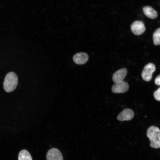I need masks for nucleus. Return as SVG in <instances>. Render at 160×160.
Returning <instances> with one entry per match:
<instances>
[{
  "instance_id": "1",
  "label": "nucleus",
  "mask_w": 160,
  "mask_h": 160,
  "mask_svg": "<svg viewBox=\"0 0 160 160\" xmlns=\"http://www.w3.org/2000/svg\"><path fill=\"white\" fill-rule=\"evenodd\" d=\"M147 136L150 141L151 147L158 148H160V130L155 126H151L148 129Z\"/></svg>"
},
{
  "instance_id": "2",
  "label": "nucleus",
  "mask_w": 160,
  "mask_h": 160,
  "mask_svg": "<svg viewBox=\"0 0 160 160\" xmlns=\"http://www.w3.org/2000/svg\"><path fill=\"white\" fill-rule=\"evenodd\" d=\"M18 83V79L16 74L10 72L6 75L3 82V87L5 91L10 92L16 88Z\"/></svg>"
},
{
  "instance_id": "3",
  "label": "nucleus",
  "mask_w": 160,
  "mask_h": 160,
  "mask_svg": "<svg viewBox=\"0 0 160 160\" xmlns=\"http://www.w3.org/2000/svg\"><path fill=\"white\" fill-rule=\"evenodd\" d=\"M156 67L152 63H149L146 65L143 70L141 76L143 79L147 81H149L152 79L153 73L155 71Z\"/></svg>"
},
{
  "instance_id": "4",
  "label": "nucleus",
  "mask_w": 160,
  "mask_h": 160,
  "mask_svg": "<svg viewBox=\"0 0 160 160\" xmlns=\"http://www.w3.org/2000/svg\"><path fill=\"white\" fill-rule=\"evenodd\" d=\"M131 29L132 32L135 35H139L143 33L145 31V28L143 23L140 21H135L131 25Z\"/></svg>"
},
{
  "instance_id": "5",
  "label": "nucleus",
  "mask_w": 160,
  "mask_h": 160,
  "mask_svg": "<svg viewBox=\"0 0 160 160\" xmlns=\"http://www.w3.org/2000/svg\"><path fill=\"white\" fill-rule=\"evenodd\" d=\"M47 160H63L61 153L57 149L52 148L47 152L46 155Z\"/></svg>"
},
{
  "instance_id": "6",
  "label": "nucleus",
  "mask_w": 160,
  "mask_h": 160,
  "mask_svg": "<svg viewBox=\"0 0 160 160\" xmlns=\"http://www.w3.org/2000/svg\"><path fill=\"white\" fill-rule=\"evenodd\" d=\"M129 88V86L127 83L122 81L114 84L112 87L111 90L112 92L114 93H123L126 92Z\"/></svg>"
},
{
  "instance_id": "7",
  "label": "nucleus",
  "mask_w": 160,
  "mask_h": 160,
  "mask_svg": "<svg viewBox=\"0 0 160 160\" xmlns=\"http://www.w3.org/2000/svg\"><path fill=\"white\" fill-rule=\"evenodd\" d=\"M127 73V70L125 68L117 70L113 75L112 79L113 81L115 83H117L123 81Z\"/></svg>"
},
{
  "instance_id": "8",
  "label": "nucleus",
  "mask_w": 160,
  "mask_h": 160,
  "mask_svg": "<svg viewBox=\"0 0 160 160\" xmlns=\"http://www.w3.org/2000/svg\"><path fill=\"white\" fill-rule=\"evenodd\" d=\"M133 111L129 108H126L121 111L118 116L117 119L120 121H129L134 117Z\"/></svg>"
},
{
  "instance_id": "9",
  "label": "nucleus",
  "mask_w": 160,
  "mask_h": 160,
  "mask_svg": "<svg viewBox=\"0 0 160 160\" xmlns=\"http://www.w3.org/2000/svg\"><path fill=\"white\" fill-rule=\"evenodd\" d=\"M88 58L87 54L83 52L77 53L73 57V60L74 62L78 65L85 64L88 61Z\"/></svg>"
},
{
  "instance_id": "10",
  "label": "nucleus",
  "mask_w": 160,
  "mask_h": 160,
  "mask_svg": "<svg viewBox=\"0 0 160 160\" xmlns=\"http://www.w3.org/2000/svg\"><path fill=\"white\" fill-rule=\"evenodd\" d=\"M143 10L145 15L148 18L153 19L156 18L157 16V12L150 6L144 7Z\"/></svg>"
},
{
  "instance_id": "11",
  "label": "nucleus",
  "mask_w": 160,
  "mask_h": 160,
  "mask_svg": "<svg viewBox=\"0 0 160 160\" xmlns=\"http://www.w3.org/2000/svg\"><path fill=\"white\" fill-rule=\"evenodd\" d=\"M18 160H32V159L28 151L26 150H23L19 153Z\"/></svg>"
},
{
  "instance_id": "12",
  "label": "nucleus",
  "mask_w": 160,
  "mask_h": 160,
  "mask_svg": "<svg viewBox=\"0 0 160 160\" xmlns=\"http://www.w3.org/2000/svg\"><path fill=\"white\" fill-rule=\"evenodd\" d=\"M153 40L155 45H160V28L156 29L154 32L153 35Z\"/></svg>"
},
{
  "instance_id": "13",
  "label": "nucleus",
  "mask_w": 160,
  "mask_h": 160,
  "mask_svg": "<svg viewBox=\"0 0 160 160\" xmlns=\"http://www.w3.org/2000/svg\"><path fill=\"white\" fill-rule=\"evenodd\" d=\"M153 95L155 99L157 100L160 101V87L154 92Z\"/></svg>"
},
{
  "instance_id": "14",
  "label": "nucleus",
  "mask_w": 160,
  "mask_h": 160,
  "mask_svg": "<svg viewBox=\"0 0 160 160\" xmlns=\"http://www.w3.org/2000/svg\"><path fill=\"white\" fill-rule=\"evenodd\" d=\"M155 83L156 85L160 86V74L155 79Z\"/></svg>"
}]
</instances>
